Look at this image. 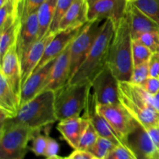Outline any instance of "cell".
I'll use <instances>...</instances> for the list:
<instances>
[{
  "mask_svg": "<svg viewBox=\"0 0 159 159\" xmlns=\"http://www.w3.org/2000/svg\"><path fill=\"white\" fill-rule=\"evenodd\" d=\"M20 26V20L17 16L9 17L0 25V55L1 58L6 51L16 43L17 36Z\"/></svg>",
  "mask_w": 159,
  "mask_h": 159,
  "instance_id": "603a6c76",
  "label": "cell"
},
{
  "mask_svg": "<svg viewBox=\"0 0 159 159\" xmlns=\"http://www.w3.org/2000/svg\"><path fill=\"white\" fill-rule=\"evenodd\" d=\"M20 109V97L16 94L4 75L0 74V112L7 119L16 116Z\"/></svg>",
  "mask_w": 159,
  "mask_h": 159,
  "instance_id": "7402d4cb",
  "label": "cell"
},
{
  "mask_svg": "<svg viewBox=\"0 0 159 159\" xmlns=\"http://www.w3.org/2000/svg\"><path fill=\"white\" fill-rule=\"evenodd\" d=\"M141 85L143 89L150 95H155L159 92V78L149 77Z\"/></svg>",
  "mask_w": 159,
  "mask_h": 159,
  "instance_id": "e575fe53",
  "label": "cell"
},
{
  "mask_svg": "<svg viewBox=\"0 0 159 159\" xmlns=\"http://www.w3.org/2000/svg\"><path fill=\"white\" fill-rule=\"evenodd\" d=\"M61 157L58 156V155H57V156L51 157V158H46V159H61Z\"/></svg>",
  "mask_w": 159,
  "mask_h": 159,
  "instance_id": "7bdbcfd3",
  "label": "cell"
},
{
  "mask_svg": "<svg viewBox=\"0 0 159 159\" xmlns=\"http://www.w3.org/2000/svg\"><path fill=\"white\" fill-rule=\"evenodd\" d=\"M141 159H155L154 157H150V158H141Z\"/></svg>",
  "mask_w": 159,
  "mask_h": 159,
  "instance_id": "bcb514c9",
  "label": "cell"
},
{
  "mask_svg": "<svg viewBox=\"0 0 159 159\" xmlns=\"http://www.w3.org/2000/svg\"><path fill=\"white\" fill-rule=\"evenodd\" d=\"M114 30L115 23L111 20H104L102 31L91 51L68 83L91 82L95 76L107 66L109 47Z\"/></svg>",
  "mask_w": 159,
  "mask_h": 159,
  "instance_id": "3957f363",
  "label": "cell"
},
{
  "mask_svg": "<svg viewBox=\"0 0 159 159\" xmlns=\"http://www.w3.org/2000/svg\"><path fill=\"white\" fill-rule=\"evenodd\" d=\"M48 134H41L40 132L36 134L32 139L30 151L36 156H44L47 146Z\"/></svg>",
  "mask_w": 159,
  "mask_h": 159,
  "instance_id": "836d02e7",
  "label": "cell"
},
{
  "mask_svg": "<svg viewBox=\"0 0 159 159\" xmlns=\"http://www.w3.org/2000/svg\"><path fill=\"white\" fill-rule=\"evenodd\" d=\"M74 28V29L65 30H59L54 34V37L51 39V41L46 47L44 52H43L42 58L34 71L43 67L51 61L57 58L72 42L75 37L79 34L82 30V27Z\"/></svg>",
  "mask_w": 159,
  "mask_h": 159,
  "instance_id": "4fadbf2b",
  "label": "cell"
},
{
  "mask_svg": "<svg viewBox=\"0 0 159 159\" xmlns=\"http://www.w3.org/2000/svg\"><path fill=\"white\" fill-rule=\"evenodd\" d=\"M103 22L104 20H99L89 21L86 24L84 25L82 30L71 43L70 73L68 82L91 51L96 39L102 31Z\"/></svg>",
  "mask_w": 159,
  "mask_h": 159,
  "instance_id": "52a82bcc",
  "label": "cell"
},
{
  "mask_svg": "<svg viewBox=\"0 0 159 159\" xmlns=\"http://www.w3.org/2000/svg\"><path fill=\"white\" fill-rule=\"evenodd\" d=\"M91 82L65 84L55 92L54 108L57 121L80 116L85 110L90 92Z\"/></svg>",
  "mask_w": 159,
  "mask_h": 159,
  "instance_id": "5b68a950",
  "label": "cell"
},
{
  "mask_svg": "<svg viewBox=\"0 0 159 159\" xmlns=\"http://www.w3.org/2000/svg\"><path fill=\"white\" fill-rule=\"evenodd\" d=\"M89 124V120L83 117H71L59 121L57 129L65 141L74 150L78 149L79 141Z\"/></svg>",
  "mask_w": 159,
  "mask_h": 159,
  "instance_id": "d6986e66",
  "label": "cell"
},
{
  "mask_svg": "<svg viewBox=\"0 0 159 159\" xmlns=\"http://www.w3.org/2000/svg\"><path fill=\"white\" fill-rule=\"evenodd\" d=\"M148 61L134 67L130 82L136 85H141L150 77Z\"/></svg>",
  "mask_w": 159,
  "mask_h": 159,
  "instance_id": "1f68e13d",
  "label": "cell"
},
{
  "mask_svg": "<svg viewBox=\"0 0 159 159\" xmlns=\"http://www.w3.org/2000/svg\"><path fill=\"white\" fill-rule=\"evenodd\" d=\"M126 144L138 159L154 157L158 151L147 129L137 120L134 127L128 134Z\"/></svg>",
  "mask_w": 159,
  "mask_h": 159,
  "instance_id": "8fae6325",
  "label": "cell"
},
{
  "mask_svg": "<svg viewBox=\"0 0 159 159\" xmlns=\"http://www.w3.org/2000/svg\"><path fill=\"white\" fill-rule=\"evenodd\" d=\"M38 40L39 22L37 12L20 22L16 40V49L20 61L31 46Z\"/></svg>",
  "mask_w": 159,
  "mask_h": 159,
  "instance_id": "e0dca14e",
  "label": "cell"
},
{
  "mask_svg": "<svg viewBox=\"0 0 159 159\" xmlns=\"http://www.w3.org/2000/svg\"><path fill=\"white\" fill-rule=\"evenodd\" d=\"M150 77L159 78V52L154 53L148 61Z\"/></svg>",
  "mask_w": 159,
  "mask_h": 159,
  "instance_id": "8d00e7d4",
  "label": "cell"
},
{
  "mask_svg": "<svg viewBox=\"0 0 159 159\" xmlns=\"http://www.w3.org/2000/svg\"><path fill=\"white\" fill-rule=\"evenodd\" d=\"M148 132L150 134L152 141H154L155 144L156 145L157 148L159 149V125L152 126V127H148Z\"/></svg>",
  "mask_w": 159,
  "mask_h": 159,
  "instance_id": "f35d334b",
  "label": "cell"
},
{
  "mask_svg": "<svg viewBox=\"0 0 159 159\" xmlns=\"http://www.w3.org/2000/svg\"><path fill=\"white\" fill-rule=\"evenodd\" d=\"M54 34H55L48 33L45 37L34 43L31 46V48L28 50L27 52L22 57L21 61H20L22 86L36 69L37 65L41 60L43 52L46 49V47L48 46L51 39L54 37Z\"/></svg>",
  "mask_w": 159,
  "mask_h": 159,
  "instance_id": "ac0fdd59",
  "label": "cell"
},
{
  "mask_svg": "<svg viewBox=\"0 0 159 159\" xmlns=\"http://www.w3.org/2000/svg\"><path fill=\"white\" fill-rule=\"evenodd\" d=\"M128 2L127 0H100L89 6L88 20H111L115 25L124 16Z\"/></svg>",
  "mask_w": 159,
  "mask_h": 159,
  "instance_id": "30bf717a",
  "label": "cell"
},
{
  "mask_svg": "<svg viewBox=\"0 0 159 159\" xmlns=\"http://www.w3.org/2000/svg\"><path fill=\"white\" fill-rule=\"evenodd\" d=\"M93 157L88 151L75 149L68 156L65 157V159H93Z\"/></svg>",
  "mask_w": 159,
  "mask_h": 159,
  "instance_id": "74e56055",
  "label": "cell"
},
{
  "mask_svg": "<svg viewBox=\"0 0 159 159\" xmlns=\"http://www.w3.org/2000/svg\"><path fill=\"white\" fill-rule=\"evenodd\" d=\"M97 110L107 120L123 142L126 144L128 134L136 124V120L127 112L120 102L104 105L97 103Z\"/></svg>",
  "mask_w": 159,
  "mask_h": 159,
  "instance_id": "ba28073f",
  "label": "cell"
},
{
  "mask_svg": "<svg viewBox=\"0 0 159 159\" xmlns=\"http://www.w3.org/2000/svg\"><path fill=\"white\" fill-rule=\"evenodd\" d=\"M87 1H88L89 6H90V5H93V3L96 2L98 1H100V0H87Z\"/></svg>",
  "mask_w": 159,
  "mask_h": 159,
  "instance_id": "60d3db41",
  "label": "cell"
},
{
  "mask_svg": "<svg viewBox=\"0 0 159 159\" xmlns=\"http://www.w3.org/2000/svg\"><path fill=\"white\" fill-rule=\"evenodd\" d=\"M55 60L56 58L47 63L37 71H34L25 82L20 92V107L41 93L43 85L54 66Z\"/></svg>",
  "mask_w": 159,
  "mask_h": 159,
  "instance_id": "5bb4252c",
  "label": "cell"
},
{
  "mask_svg": "<svg viewBox=\"0 0 159 159\" xmlns=\"http://www.w3.org/2000/svg\"><path fill=\"white\" fill-rule=\"evenodd\" d=\"M55 92L47 90L20 107L16 116L5 121L41 130L57 121L54 108Z\"/></svg>",
  "mask_w": 159,
  "mask_h": 159,
  "instance_id": "7a4b0ae2",
  "label": "cell"
},
{
  "mask_svg": "<svg viewBox=\"0 0 159 159\" xmlns=\"http://www.w3.org/2000/svg\"><path fill=\"white\" fill-rule=\"evenodd\" d=\"M93 159H102V158H97V157H93Z\"/></svg>",
  "mask_w": 159,
  "mask_h": 159,
  "instance_id": "7dc6e473",
  "label": "cell"
},
{
  "mask_svg": "<svg viewBox=\"0 0 159 159\" xmlns=\"http://www.w3.org/2000/svg\"><path fill=\"white\" fill-rule=\"evenodd\" d=\"M59 150H60V145L56 140L50 137L48 134V140H47V146L45 150L44 156L46 158H51L58 155Z\"/></svg>",
  "mask_w": 159,
  "mask_h": 159,
  "instance_id": "d590c367",
  "label": "cell"
},
{
  "mask_svg": "<svg viewBox=\"0 0 159 159\" xmlns=\"http://www.w3.org/2000/svg\"><path fill=\"white\" fill-rule=\"evenodd\" d=\"M99 137V136L97 132H96V129L89 122L88 127L85 129L82 138H81L78 149L83 151H89L96 144Z\"/></svg>",
  "mask_w": 159,
  "mask_h": 159,
  "instance_id": "f546056e",
  "label": "cell"
},
{
  "mask_svg": "<svg viewBox=\"0 0 159 159\" xmlns=\"http://www.w3.org/2000/svg\"><path fill=\"white\" fill-rule=\"evenodd\" d=\"M85 110H86V113H85V116L89 120V122L96 129V132L99 137H102V138L110 140L112 142L116 144V145L126 144L118 137L116 132L113 130L111 126L107 122V120L98 111L97 102H96L93 93H90Z\"/></svg>",
  "mask_w": 159,
  "mask_h": 159,
  "instance_id": "2e32d148",
  "label": "cell"
},
{
  "mask_svg": "<svg viewBox=\"0 0 159 159\" xmlns=\"http://www.w3.org/2000/svg\"><path fill=\"white\" fill-rule=\"evenodd\" d=\"M106 159H138V158L127 144H119L110 152Z\"/></svg>",
  "mask_w": 159,
  "mask_h": 159,
  "instance_id": "d6a6232c",
  "label": "cell"
},
{
  "mask_svg": "<svg viewBox=\"0 0 159 159\" xmlns=\"http://www.w3.org/2000/svg\"><path fill=\"white\" fill-rule=\"evenodd\" d=\"M38 132L40 130L4 121L0 127V159H24L28 144Z\"/></svg>",
  "mask_w": 159,
  "mask_h": 159,
  "instance_id": "8992f818",
  "label": "cell"
},
{
  "mask_svg": "<svg viewBox=\"0 0 159 159\" xmlns=\"http://www.w3.org/2000/svg\"><path fill=\"white\" fill-rule=\"evenodd\" d=\"M116 146V144L112 142L107 138L99 137L96 144L88 151L93 156L97 158L106 159L112 150Z\"/></svg>",
  "mask_w": 159,
  "mask_h": 159,
  "instance_id": "83f0119b",
  "label": "cell"
},
{
  "mask_svg": "<svg viewBox=\"0 0 159 159\" xmlns=\"http://www.w3.org/2000/svg\"><path fill=\"white\" fill-rule=\"evenodd\" d=\"M46 0H17V15L20 22L37 12Z\"/></svg>",
  "mask_w": 159,
  "mask_h": 159,
  "instance_id": "d4e9b609",
  "label": "cell"
},
{
  "mask_svg": "<svg viewBox=\"0 0 159 159\" xmlns=\"http://www.w3.org/2000/svg\"><path fill=\"white\" fill-rule=\"evenodd\" d=\"M151 50L153 53L159 52V32H148L135 39Z\"/></svg>",
  "mask_w": 159,
  "mask_h": 159,
  "instance_id": "4dcf8cb0",
  "label": "cell"
},
{
  "mask_svg": "<svg viewBox=\"0 0 159 159\" xmlns=\"http://www.w3.org/2000/svg\"><path fill=\"white\" fill-rule=\"evenodd\" d=\"M119 80L108 65L92 80V89L98 104L120 103Z\"/></svg>",
  "mask_w": 159,
  "mask_h": 159,
  "instance_id": "9c48e42d",
  "label": "cell"
},
{
  "mask_svg": "<svg viewBox=\"0 0 159 159\" xmlns=\"http://www.w3.org/2000/svg\"><path fill=\"white\" fill-rule=\"evenodd\" d=\"M57 0H46L37 11L39 22V40L49 32L50 26L54 18Z\"/></svg>",
  "mask_w": 159,
  "mask_h": 159,
  "instance_id": "cb8c5ba5",
  "label": "cell"
},
{
  "mask_svg": "<svg viewBox=\"0 0 159 159\" xmlns=\"http://www.w3.org/2000/svg\"><path fill=\"white\" fill-rule=\"evenodd\" d=\"M154 53L144 44L133 40L132 43V55H133L134 67L141 65L150 60Z\"/></svg>",
  "mask_w": 159,
  "mask_h": 159,
  "instance_id": "f1b7e54d",
  "label": "cell"
},
{
  "mask_svg": "<svg viewBox=\"0 0 159 159\" xmlns=\"http://www.w3.org/2000/svg\"><path fill=\"white\" fill-rule=\"evenodd\" d=\"M119 100L121 105L145 128L159 125V113L151 105L147 92L130 82H119Z\"/></svg>",
  "mask_w": 159,
  "mask_h": 159,
  "instance_id": "277c9868",
  "label": "cell"
},
{
  "mask_svg": "<svg viewBox=\"0 0 159 159\" xmlns=\"http://www.w3.org/2000/svg\"><path fill=\"white\" fill-rule=\"evenodd\" d=\"M136 1H138V0H127V2L128 3H134V2H135Z\"/></svg>",
  "mask_w": 159,
  "mask_h": 159,
  "instance_id": "f6af8a7d",
  "label": "cell"
},
{
  "mask_svg": "<svg viewBox=\"0 0 159 159\" xmlns=\"http://www.w3.org/2000/svg\"><path fill=\"white\" fill-rule=\"evenodd\" d=\"M70 45L71 43L56 58L42 92L47 90L56 92L68 83L70 73Z\"/></svg>",
  "mask_w": 159,
  "mask_h": 159,
  "instance_id": "9a60e30c",
  "label": "cell"
},
{
  "mask_svg": "<svg viewBox=\"0 0 159 159\" xmlns=\"http://www.w3.org/2000/svg\"><path fill=\"white\" fill-rule=\"evenodd\" d=\"M133 4L159 25V0H138Z\"/></svg>",
  "mask_w": 159,
  "mask_h": 159,
  "instance_id": "484cf974",
  "label": "cell"
},
{
  "mask_svg": "<svg viewBox=\"0 0 159 159\" xmlns=\"http://www.w3.org/2000/svg\"><path fill=\"white\" fill-rule=\"evenodd\" d=\"M73 0H57V6H56L55 12H54V18H53L52 23L50 26L49 32L51 34H56L59 31V26L61 22L62 19L64 18L66 14L67 11L68 10L71 6Z\"/></svg>",
  "mask_w": 159,
  "mask_h": 159,
  "instance_id": "4316f807",
  "label": "cell"
},
{
  "mask_svg": "<svg viewBox=\"0 0 159 159\" xmlns=\"http://www.w3.org/2000/svg\"><path fill=\"white\" fill-rule=\"evenodd\" d=\"M126 14L133 40L145 33L159 32L158 23L143 13L133 3H128Z\"/></svg>",
  "mask_w": 159,
  "mask_h": 159,
  "instance_id": "ffe728a7",
  "label": "cell"
},
{
  "mask_svg": "<svg viewBox=\"0 0 159 159\" xmlns=\"http://www.w3.org/2000/svg\"><path fill=\"white\" fill-rule=\"evenodd\" d=\"M6 1H7V0H0V6H2V5L4 4Z\"/></svg>",
  "mask_w": 159,
  "mask_h": 159,
  "instance_id": "ee69618b",
  "label": "cell"
},
{
  "mask_svg": "<svg viewBox=\"0 0 159 159\" xmlns=\"http://www.w3.org/2000/svg\"><path fill=\"white\" fill-rule=\"evenodd\" d=\"M132 43L133 39L125 14L115 25L107 58V65L119 82H130L131 79L134 69Z\"/></svg>",
  "mask_w": 159,
  "mask_h": 159,
  "instance_id": "6da1fadb",
  "label": "cell"
},
{
  "mask_svg": "<svg viewBox=\"0 0 159 159\" xmlns=\"http://www.w3.org/2000/svg\"><path fill=\"white\" fill-rule=\"evenodd\" d=\"M148 99L151 105L159 113V92L155 95H150L148 93Z\"/></svg>",
  "mask_w": 159,
  "mask_h": 159,
  "instance_id": "ab89813d",
  "label": "cell"
},
{
  "mask_svg": "<svg viewBox=\"0 0 159 159\" xmlns=\"http://www.w3.org/2000/svg\"><path fill=\"white\" fill-rule=\"evenodd\" d=\"M154 158L155 159H159V149H158V151L156 152L155 155H154Z\"/></svg>",
  "mask_w": 159,
  "mask_h": 159,
  "instance_id": "b9f144b4",
  "label": "cell"
},
{
  "mask_svg": "<svg viewBox=\"0 0 159 159\" xmlns=\"http://www.w3.org/2000/svg\"><path fill=\"white\" fill-rule=\"evenodd\" d=\"M20 97L22 88L21 63L16 49V43L11 47L1 58V72Z\"/></svg>",
  "mask_w": 159,
  "mask_h": 159,
  "instance_id": "7c38bea8",
  "label": "cell"
},
{
  "mask_svg": "<svg viewBox=\"0 0 159 159\" xmlns=\"http://www.w3.org/2000/svg\"><path fill=\"white\" fill-rule=\"evenodd\" d=\"M61 159H65V158H62V157H61Z\"/></svg>",
  "mask_w": 159,
  "mask_h": 159,
  "instance_id": "c3c4849f",
  "label": "cell"
},
{
  "mask_svg": "<svg viewBox=\"0 0 159 159\" xmlns=\"http://www.w3.org/2000/svg\"><path fill=\"white\" fill-rule=\"evenodd\" d=\"M87 0H73L59 26V30L81 27L89 22Z\"/></svg>",
  "mask_w": 159,
  "mask_h": 159,
  "instance_id": "44dd1931",
  "label": "cell"
}]
</instances>
